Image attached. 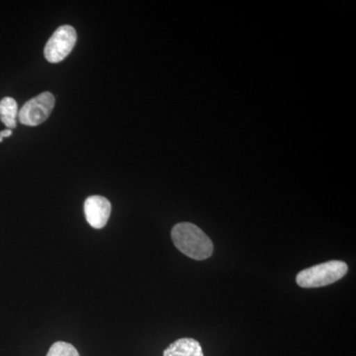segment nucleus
Returning <instances> with one entry per match:
<instances>
[{
    "instance_id": "obj_9",
    "label": "nucleus",
    "mask_w": 356,
    "mask_h": 356,
    "mask_svg": "<svg viewBox=\"0 0 356 356\" xmlns=\"http://www.w3.org/2000/svg\"><path fill=\"white\" fill-rule=\"evenodd\" d=\"M11 135H13V130H10V129H6V130L1 131V132H0V143L2 142L3 138L10 137Z\"/></svg>"
},
{
    "instance_id": "obj_1",
    "label": "nucleus",
    "mask_w": 356,
    "mask_h": 356,
    "mask_svg": "<svg viewBox=\"0 0 356 356\" xmlns=\"http://www.w3.org/2000/svg\"><path fill=\"white\" fill-rule=\"evenodd\" d=\"M172 242L180 252L195 261H205L214 252L209 236L191 222H178L172 229Z\"/></svg>"
},
{
    "instance_id": "obj_7",
    "label": "nucleus",
    "mask_w": 356,
    "mask_h": 356,
    "mask_svg": "<svg viewBox=\"0 0 356 356\" xmlns=\"http://www.w3.org/2000/svg\"><path fill=\"white\" fill-rule=\"evenodd\" d=\"M18 116V105L15 99L11 97H4L0 102V120L7 129L16 128V118Z\"/></svg>"
},
{
    "instance_id": "obj_3",
    "label": "nucleus",
    "mask_w": 356,
    "mask_h": 356,
    "mask_svg": "<svg viewBox=\"0 0 356 356\" xmlns=\"http://www.w3.org/2000/svg\"><path fill=\"white\" fill-rule=\"evenodd\" d=\"M76 31L74 27L70 25L60 26L44 46V58L51 64L62 62L76 46Z\"/></svg>"
},
{
    "instance_id": "obj_2",
    "label": "nucleus",
    "mask_w": 356,
    "mask_h": 356,
    "mask_svg": "<svg viewBox=\"0 0 356 356\" xmlns=\"http://www.w3.org/2000/svg\"><path fill=\"white\" fill-rule=\"evenodd\" d=\"M348 271L346 262L330 261L300 271L296 276V282L302 288L327 286L343 278Z\"/></svg>"
},
{
    "instance_id": "obj_8",
    "label": "nucleus",
    "mask_w": 356,
    "mask_h": 356,
    "mask_svg": "<svg viewBox=\"0 0 356 356\" xmlns=\"http://www.w3.org/2000/svg\"><path fill=\"white\" fill-rule=\"evenodd\" d=\"M47 356H81L72 344L65 341H57L51 346Z\"/></svg>"
},
{
    "instance_id": "obj_6",
    "label": "nucleus",
    "mask_w": 356,
    "mask_h": 356,
    "mask_svg": "<svg viewBox=\"0 0 356 356\" xmlns=\"http://www.w3.org/2000/svg\"><path fill=\"white\" fill-rule=\"evenodd\" d=\"M163 356H204L202 346L196 339L184 337L170 344Z\"/></svg>"
},
{
    "instance_id": "obj_5",
    "label": "nucleus",
    "mask_w": 356,
    "mask_h": 356,
    "mask_svg": "<svg viewBox=\"0 0 356 356\" xmlns=\"http://www.w3.org/2000/svg\"><path fill=\"white\" fill-rule=\"evenodd\" d=\"M83 210L88 224L92 228L102 229L108 222L112 206L108 199L103 196L93 195L86 199Z\"/></svg>"
},
{
    "instance_id": "obj_4",
    "label": "nucleus",
    "mask_w": 356,
    "mask_h": 356,
    "mask_svg": "<svg viewBox=\"0 0 356 356\" xmlns=\"http://www.w3.org/2000/svg\"><path fill=\"white\" fill-rule=\"evenodd\" d=\"M55 102V96L49 91H44L36 97L32 98L26 102L18 112L20 123L31 127L44 123L53 111Z\"/></svg>"
}]
</instances>
